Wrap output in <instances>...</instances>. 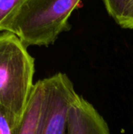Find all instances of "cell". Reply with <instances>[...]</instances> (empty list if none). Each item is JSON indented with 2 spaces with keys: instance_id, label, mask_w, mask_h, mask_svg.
Wrapping results in <instances>:
<instances>
[{
  "instance_id": "cell-7",
  "label": "cell",
  "mask_w": 133,
  "mask_h": 134,
  "mask_svg": "<svg viewBox=\"0 0 133 134\" xmlns=\"http://www.w3.org/2000/svg\"><path fill=\"white\" fill-rule=\"evenodd\" d=\"M21 121L0 104V134H17Z\"/></svg>"
},
{
  "instance_id": "cell-1",
  "label": "cell",
  "mask_w": 133,
  "mask_h": 134,
  "mask_svg": "<svg viewBox=\"0 0 133 134\" xmlns=\"http://www.w3.org/2000/svg\"><path fill=\"white\" fill-rule=\"evenodd\" d=\"M34 60L14 34H0V104L21 121L33 88Z\"/></svg>"
},
{
  "instance_id": "cell-8",
  "label": "cell",
  "mask_w": 133,
  "mask_h": 134,
  "mask_svg": "<svg viewBox=\"0 0 133 134\" xmlns=\"http://www.w3.org/2000/svg\"><path fill=\"white\" fill-rule=\"evenodd\" d=\"M118 24L128 29H133V0H125L122 14Z\"/></svg>"
},
{
  "instance_id": "cell-2",
  "label": "cell",
  "mask_w": 133,
  "mask_h": 134,
  "mask_svg": "<svg viewBox=\"0 0 133 134\" xmlns=\"http://www.w3.org/2000/svg\"><path fill=\"white\" fill-rule=\"evenodd\" d=\"M82 0H28L13 21L8 32L24 45L48 46L71 29L69 18Z\"/></svg>"
},
{
  "instance_id": "cell-6",
  "label": "cell",
  "mask_w": 133,
  "mask_h": 134,
  "mask_svg": "<svg viewBox=\"0 0 133 134\" xmlns=\"http://www.w3.org/2000/svg\"><path fill=\"white\" fill-rule=\"evenodd\" d=\"M28 0H0V32L9 31L18 13Z\"/></svg>"
},
{
  "instance_id": "cell-4",
  "label": "cell",
  "mask_w": 133,
  "mask_h": 134,
  "mask_svg": "<svg viewBox=\"0 0 133 134\" xmlns=\"http://www.w3.org/2000/svg\"><path fill=\"white\" fill-rule=\"evenodd\" d=\"M67 134H111L107 123L96 109L78 96L68 111Z\"/></svg>"
},
{
  "instance_id": "cell-9",
  "label": "cell",
  "mask_w": 133,
  "mask_h": 134,
  "mask_svg": "<svg viewBox=\"0 0 133 134\" xmlns=\"http://www.w3.org/2000/svg\"><path fill=\"white\" fill-rule=\"evenodd\" d=\"M103 2L110 16L118 23L122 14L125 0H103Z\"/></svg>"
},
{
  "instance_id": "cell-5",
  "label": "cell",
  "mask_w": 133,
  "mask_h": 134,
  "mask_svg": "<svg viewBox=\"0 0 133 134\" xmlns=\"http://www.w3.org/2000/svg\"><path fill=\"white\" fill-rule=\"evenodd\" d=\"M45 100V85L43 79L38 81L33 88L27 109L20 124L17 134H38Z\"/></svg>"
},
{
  "instance_id": "cell-3",
  "label": "cell",
  "mask_w": 133,
  "mask_h": 134,
  "mask_svg": "<svg viewBox=\"0 0 133 134\" xmlns=\"http://www.w3.org/2000/svg\"><path fill=\"white\" fill-rule=\"evenodd\" d=\"M43 81L45 100L38 134H67L69 108L79 95L64 73H56Z\"/></svg>"
}]
</instances>
